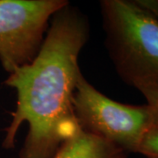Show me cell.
I'll list each match as a JSON object with an SVG mask.
<instances>
[{
    "instance_id": "7",
    "label": "cell",
    "mask_w": 158,
    "mask_h": 158,
    "mask_svg": "<svg viewBox=\"0 0 158 158\" xmlns=\"http://www.w3.org/2000/svg\"><path fill=\"white\" fill-rule=\"evenodd\" d=\"M145 97L147 104L156 111L158 116V85L154 84H141L135 87Z\"/></svg>"
},
{
    "instance_id": "1",
    "label": "cell",
    "mask_w": 158,
    "mask_h": 158,
    "mask_svg": "<svg viewBox=\"0 0 158 158\" xmlns=\"http://www.w3.org/2000/svg\"><path fill=\"white\" fill-rule=\"evenodd\" d=\"M89 38L85 15L68 4L51 19V26L32 62L9 74L5 84L17 92L16 108L2 147L13 148L20 126L28 133L19 158H53L63 142L81 128L72 105L81 70L78 56Z\"/></svg>"
},
{
    "instance_id": "6",
    "label": "cell",
    "mask_w": 158,
    "mask_h": 158,
    "mask_svg": "<svg viewBox=\"0 0 158 158\" xmlns=\"http://www.w3.org/2000/svg\"><path fill=\"white\" fill-rule=\"evenodd\" d=\"M137 153L146 158H158V126L149 130L143 137Z\"/></svg>"
},
{
    "instance_id": "4",
    "label": "cell",
    "mask_w": 158,
    "mask_h": 158,
    "mask_svg": "<svg viewBox=\"0 0 158 158\" xmlns=\"http://www.w3.org/2000/svg\"><path fill=\"white\" fill-rule=\"evenodd\" d=\"M68 4L66 0H0V62L6 72L34 60L49 20Z\"/></svg>"
},
{
    "instance_id": "5",
    "label": "cell",
    "mask_w": 158,
    "mask_h": 158,
    "mask_svg": "<svg viewBox=\"0 0 158 158\" xmlns=\"http://www.w3.org/2000/svg\"><path fill=\"white\" fill-rule=\"evenodd\" d=\"M53 158H127V153L80 128L73 137L62 143Z\"/></svg>"
},
{
    "instance_id": "3",
    "label": "cell",
    "mask_w": 158,
    "mask_h": 158,
    "mask_svg": "<svg viewBox=\"0 0 158 158\" xmlns=\"http://www.w3.org/2000/svg\"><path fill=\"white\" fill-rule=\"evenodd\" d=\"M72 105L81 129L127 153H137L145 135L158 126L157 114L150 106L113 100L90 85L82 73L77 79Z\"/></svg>"
},
{
    "instance_id": "2",
    "label": "cell",
    "mask_w": 158,
    "mask_h": 158,
    "mask_svg": "<svg viewBox=\"0 0 158 158\" xmlns=\"http://www.w3.org/2000/svg\"><path fill=\"white\" fill-rule=\"evenodd\" d=\"M106 46L121 79L158 85V17L138 0L100 2Z\"/></svg>"
},
{
    "instance_id": "8",
    "label": "cell",
    "mask_w": 158,
    "mask_h": 158,
    "mask_svg": "<svg viewBox=\"0 0 158 158\" xmlns=\"http://www.w3.org/2000/svg\"><path fill=\"white\" fill-rule=\"evenodd\" d=\"M138 2L158 17V0H138Z\"/></svg>"
}]
</instances>
